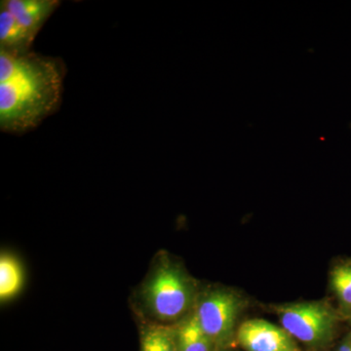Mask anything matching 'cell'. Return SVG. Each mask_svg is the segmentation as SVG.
Listing matches in <instances>:
<instances>
[{
  "mask_svg": "<svg viewBox=\"0 0 351 351\" xmlns=\"http://www.w3.org/2000/svg\"><path fill=\"white\" fill-rule=\"evenodd\" d=\"M138 325L141 351H179L177 328Z\"/></svg>",
  "mask_w": 351,
  "mask_h": 351,
  "instance_id": "9c48e42d",
  "label": "cell"
},
{
  "mask_svg": "<svg viewBox=\"0 0 351 351\" xmlns=\"http://www.w3.org/2000/svg\"><path fill=\"white\" fill-rule=\"evenodd\" d=\"M237 341L245 351H301L286 330L263 319L244 321L237 329Z\"/></svg>",
  "mask_w": 351,
  "mask_h": 351,
  "instance_id": "5b68a950",
  "label": "cell"
},
{
  "mask_svg": "<svg viewBox=\"0 0 351 351\" xmlns=\"http://www.w3.org/2000/svg\"><path fill=\"white\" fill-rule=\"evenodd\" d=\"M218 351H232V350H228V348H225V350H218Z\"/></svg>",
  "mask_w": 351,
  "mask_h": 351,
  "instance_id": "5bb4252c",
  "label": "cell"
},
{
  "mask_svg": "<svg viewBox=\"0 0 351 351\" xmlns=\"http://www.w3.org/2000/svg\"><path fill=\"white\" fill-rule=\"evenodd\" d=\"M242 308L243 300L230 289L217 286L201 289L193 311L217 351L230 348L237 339V323Z\"/></svg>",
  "mask_w": 351,
  "mask_h": 351,
  "instance_id": "277c9868",
  "label": "cell"
},
{
  "mask_svg": "<svg viewBox=\"0 0 351 351\" xmlns=\"http://www.w3.org/2000/svg\"><path fill=\"white\" fill-rule=\"evenodd\" d=\"M337 351H351V334L348 335V336L341 341V345L337 348Z\"/></svg>",
  "mask_w": 351,
  "mask_h": 351,
  "instance_id": "7c38bea8",
  "label": "cell"
},
{
  "mask_svg": "<svg viewBox=\"0 0 351 351\" xmlns=\"http://www.w3.org/2000/svg\"><path fill=\"white\" fill-rule=\"evenodd\" d=\"M6 8L23 27L36 38L46 21L61 5L59 0H2Z\"/></svg>",
  "mask_w": 351,
  "mask_h": 351,
  "instance_id": "8992f818",
  "label": "cell"
},
{
  "mask_svg": "<svg viewBox=\"0 0 351 351\" xmlns=\"http://www.w3.org/2000/svg\"><path fill=\"white\" fill-rule=\"evenodd\" d=\"M25 285L24 263L12 252L2 250L0 254V304L14 301L22 294Z\"/></svg>",
  "mask_w": 351,
  "mask_h": 351,
  "instance_id": "52a82bcc",
  "label": "cell"
},
{
  "mask_svg": "<svg viewBox=\"0 0 351 351\" xmlns=\"http://www.w3.org/2000/svg\"><path fill=\"white\" fill-rule=\"evenodd\" d=\"M276 311L283 329L311 348L329 345L343 318L327 301L282 304L276 306Z\"/></svg>",
  "mask_w": 351,
  "mask_h": 351,
  "instance_id": "3957f363",
  "label": "cell"
},
{
  "mask_svg": "<svg viewBox=\"0 0 351 351\" xmlns=\"http://www.w3.org/2000/svg\"><path fill=\"white\" fill-rule=\"evenodd\" d=\"M330 285L345 319L351 316V260L337 263L330 274Z\"/></svg>",
  "mask_w": 351,
  "mask_h": 351,
  "instance_id": "8fae6325",
  "label": "cell"
},
{
  "mask_svg": "<svg viewBox=\"0 0 351 351\" xmlns=\"http://www.w3.org/2000/svg\"><path fill=\"white\" fill-rule=\"evenodd\" d=\"M34 39L17 19L0 5V50L11 54L31 52Z\"/></svg>",
  "mask_w": 351,
  "mask_h": 351,
  "instance_id": "ba28073f",
  "label": "cell"
},
{
  "mask_svg": "<svg viewBox=\"0 0 351 351\" xmlns=\"http://www.w3.org/2000/svg\"><path fill=\"white\" fill-rule=\"evenodd\" d=\"M66 69L60 58L0 50V129L21 134L38 128L63 100Z\"/></svg>",
  "mask_w": 351,
  "mask_h": 351,
  "instance_id": "6da1fadb",
  "label": "cell"
},
{
  "mask_svg": "<svg viewBox=\"0 0 351 351\" xmlns=\"http://www.w3.org/2000/svg\"><path fill=\"white\" fill-rule=\"evenodd\" d=\"M179 351H217L211 339L201 329L195 311L176 326Z\"/></svg>",
  "mask_w": 351,
  "mask_h": 351,
  "instance_id": "30bf717a",
  "label": "cell"
},
{
  "mask_svg": "<svg viewBox=\"0 0 351 351\" xmlns=\"http://www.w3.org/2000/svg\"><path fill=\"white\" fill-rule=\"evenodd\" d=\"M200 290L184 265L160 250L132 291L129 304L138 324L176 327L193 313Z\"/></svg>",
  "mask_w": 351,
  "mask_h": 351,
  "instance_id": "7a4b0ae2",
  "label": "cell"
},
{
  "mask_svg": "<svg viewBox=\"0 0 351 351\" xmlns=\"http://www.w3.org/2000/svg\"><path fill=\"white\" fill-rule=\"evenodd\" d=\"M346 320H348V324H350V326L351 327V316L350 318H348V319H346Z\"/></svg>",
  "mask_w": 351,
  "mask_h": 351,
  "instance_id": "4fadbf2b",
  "label": "cell"
}]
</instances>
